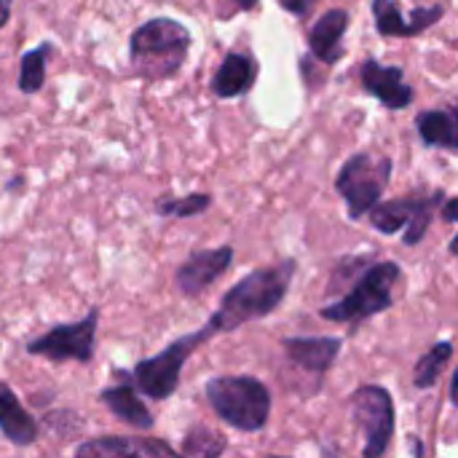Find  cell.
<instances>
[{"instance_id":"6da1fadb","label":"cell","mask_w":458,"mask_h":458,"mask_svg":"<svg viewBox=\"0 0 458 458\" xmlns=\"http://www.w3.org/2000/svg\"><path fill=\"white\" fill-rule=\"evenodd\" d=\"M293 279V263H282L274 268H258L239 279L220 301V309L207 322V333H231L244 322L260 319L271 314L287 295Z\"/></svg>"},{"instance_id":"7a4b0ae2","label":"cell","mask_w":458,"mask_h":458,"mask_svg":"<svg viewBox=\"0 0 458 458\" xmlns=\"http://www.w3.org/2000/svg\"><path fill=\"white\" fill-rule=\"evenodd\" d=\"M207 400L215 413L242 432H258L271 413L268 389L250 376H220L207 384Z\"/></svg>"},{"instance_id":"3957f363","label":"cell","mask_w":458,"mask_h":458,"mask_svg":"<svg viewBox=\"0 0 458 458\" xmlns=\"http://www.w3.org/2000/svg\"><path fill=\"white\" fill-rule=\"evenodd\" d=\"M191 46L188 30L174 19H153L131 35V62L148 78L177 72Z\"/></svg>"},{"instance_id":"277c9868","label":"cell","mask_w":458,"mask_h":458,"mask_svg":"<svg viewBox=\"0 0 458 458\" xmlns=\"http://www.w3.org/2000/svg\"><path fill=\"white\" fill-rule=\"evenodd\" d=\"M400 276L397 263H378L373 266L357 287L341 298L338 303H330L322 309V317L330 322H360L365 317L381 314L392 306V287Z\"/></svg>"},{"instance_id":"5b68a950","label":"cell","mask_w":458,"mask_h":458,"mask_svg":"<svg viewBox=\"0 0 458 458\" xmlns=\"http://www.w3.org/2000/svg\"><path fill=\"white\" fill-rule=\"evenodd\" d=\"M389 169L392 166L386 158L370 153H360L344 164L338 174V191L346 199L352 217H362L378 204L381 191L386 188L389 180Z\"/></svg>"},{"instance_id":"8992f818","label":"cell","mask_w":458,"mask_h":458,"mask_svg":"<svg viewBox=\"0 0 458 458\" xmlns=\"http://www.w3.org/2000/svg\"><path fill=\"white\" fill-rule=\"evenodd\" d=\"M209 338L207 330L201 333H193V335H185L180 341H174L172 346H166L158 357H150V360H142L137 368H134V381L137 386L153 397V400H166L174 394L177 384H180V370L185 365V360L191 357V352L204 341Z\"/></svg>"},{"instance_id":"52a82bcc","label":"cell","mask_w":458,"mask_h":458,"mask_svg":"<svg viewBox=\"0 0 458 458\" xmlns=\"http://www.w3.org/2000/svg\"><path fill=\"white\" fill-rule=\"evenodd\" d=\"M354 419L365 435V458H381L394 435V403L381 386H362L352 400Z\"/></svg>"},{"instance_id":"ba28073f","label":"cell","mask_w":458,"mask_h":458,"mask_svg":"<svg viewBox=\"0 0 458 458\" xmlns=\"http://www.w3.org/2000/svg\"><path fill=\"white\" fill-rule=\"evenodd\" d=\"M94 333H97V311H91L86 319L72 322V325H59L43 338H35L27 352L40 354L56 362L75 360V362H89L91 349H94Z\"/></svg>"},{"instance_id":"9c48e42d","label":"cell","mask_w":458,"mask_h":458,"mask_svg":"<svg viewBox=\"0 0 458 458\" xmlns=\"http://www.w3.org/2000/svg\"><path fill=\"white\" fill-rule=\"evenodd\" d=\"M75 458H188L153 437H99L75 448Z\"/></svg>"},{"instance_id":"30bf717a","label":"cell","mask_w":458,"mask_h":458,"mask_svg":"<svg viewBox=\"0 0 458 458\" xmlns=\"http://www.w3.org/2000/svg\"><path fill=\"white\" fill-rule=\"evenodd\" d=\"M231 260H233V250L231 247H217V250L196 252L193 258H188L180 266L177 287L185 295H199V293H204L212 282H217L225 274Z\"/></svg>"},{"instance_id":"8fae6325","label":"cell","mask_w":458,"mask_h":458,"mask_svg":"<svg viewBox=\"0 0 458 458\" xmlns=\"http://www.w3.org/2000/svg\"><path fill=\"white\" fill-rule=\"evenodd\" d=\"M362 83L370 94H376L386 107L403 110L413 102V89L403 83L400 67H384L376 59H368L362 64Z\"/></svg>"},{"instance_id":"7c38bea8","label":"cell","mask_w":458,"mask_h":458,"mask_svg":"<svg viewBox=\"0 0 458 458\" xmlns=\"http://www.w3.org/2000/svg\"><path fill=\"white\" fill-rule=\"evenodd\" d=\"M338 338H290L284 341L287 357L309 373H325L338 357Z\"/></svg>"},{"instance_id":"4fadbf2b","label":"cell","mask_w":458,"mask_h":458,"mask_svg":"<svg viewBox=\"0 0 458 458\" xmlns=\"http://www.w3.org/2000/svg\"><path fill=\"white\" fill-rule=\"evenodd\" d=\"M0 429L16 445H30L38 437V424L19 405L16 394L11 392L8 384H0Z\"/></svg>"},{"instance_id":"5bb4252c","label":"cell","mask_w":458,"mask_h":458,"mask_svg":"<svg viewBox=\"0 0 458 458\" xmlns=\"http://www.w3.org/2000/svg\"><path fill=\"white\" fill-rule=\"evenodd\" d=\"M440 193L432 199H397V201H386V204H376L370 209V220L381 233H397L405 225H411V220L429 204H437Z\"/></svg>"},{"instance_id":"9a60e30c","label":"cell","mask_w":458,"mask_h":458,"mask_svg":"<svg viewBox=\"0 0 458 458\" xmlns=\"http://www.w3.org/2000/svg\"><path fill=\"white\" fill-rule=\"evenodd\" d=\"M349 24V13L344 8L327 11L311 30V51L322 59V62H335L341 56V38L346 32Z\"/></svg>"},{"instance_id":"2e32d148","label":"cell","mask_w":458,"mask_h":458,"mask_svg":"<svg viewBox=\"0 0 458 458\" xmlns=\"http://www.w3.org/2000/svg\"><path fill=\"white\" fill-rule=\"evenodd\" d=\"M252 78H255L252 59L244 54H228L225 62L220 64L217 75H215L212 89L217 97H239L252 86Z\"/></svg>"},{"instance_id":"e0dca14e","label":"cell","mask_w":458,"mask_h":458,"mask_svg":"<svg viewBox=\"0 0 458 458\" xmlns=\"http://www.w3.org/2000/svg\"><path fill=\"white\" fill-rule=\"evenodd\" d=\"M102 403L126 424L137 427V429H150L153 427V416L150 411L142 405V400L134 394V389L129 384H121V386H110L102 392Z\"/></svg>"},{"instance_id":"ac0fdd59","label":"cell","mask_w":458,"mask_h":458,"mask_svg":"<svg viewBox=\"0 0 458 458\" xmlns=\"http://www.w3.org/2000/svg\"><path fill=\"white\" fill-rule=\"evenodd\" d=\"M419 131H421L424 142L458 153V107L456 110L421 113L419 115Z\"/></svg>"},{"instance_id":"d6986e66","label":"cell","mask_w":458,"mask_h":458,"mask_svg":"<svg viewBox=\"0 0 458 458\" xmlns=\"http://www.w3.org/2000/svg\"><path fill=\"white\" fill-rule=\"evenodd\" d=\"M373 13L381 35H419L411 16L405 19L394 0H373Z\"/></svg>"},{"instance_id":"ffe728a7","label":"cell","mask_w":458,"mask_h":458,"mask_svg":"<svg viewBox=\"0 0 458 458\" xmlns=\"http://www.w3.org/2000/svg\"><path fill=\"white\" fill-rule=\"evenodd\" d=\"M448 357H451V344H437L429 354H424L421 362L416 365V386L419 389L435 386L443 368H445V362H448Z\"/></svg>"},{"instance_id":"44dd1931","label":"cell","mask_w":458,"mask_h":458,"mask_svg":"<svg viewBox=\"0 0 458 458\" xmlns=\"http://www.w3.org/2000/svg\"><path fill=\"white\" fill-rule=\"evenodd\" d=\"M225 451V440L212 429H193L185 437V456L188 458H217Z\"/></svg>"},{"instance_id":"7402d4cb","label":"cell","mask_w":458,"mask_h":458,"mask_svg":"<svg viewBox=\"0 0 458 458\" xmlns=\"http://www.w3.org/2000/svg\"><path fill=\"white\" fill-rule=\"evenodd\" d=\"M46 51H48V46L24 54L21 72H19V89L21 91L32 94V91H38L43 86V81H46Z\"/></svg>"},{"instance_id":"603a6c76","label":"cell","mask_w":458,"mask_h":458,"mask_svg":"<svg viewBox=\"0 0 458 458\" xmlns=\"http://www.w3.org/2000/svg\"><path fill=\"white\" fill-rule=\"evenodd\" d=\"M209 207V196L196 193V196H185V199H161L158 201V212L161 215H172V217H191L199 215Z\"/></svg>"},{"instance_id":"cb8c5ba5","label":"cell","mask_w":458,"mask_h":458,"mask_svg":"<svg viewBox=\"0 0 458 458\" xmlns=\"http://www.w3.org/2000/svg\"><path fill=\"white\" fill-rule=\"evenodd\" d=\"M287 11H295V13H306V8L311 5V0H279Z\"/></svg>"},{"instance_id":"d4e9b609","label":"cell","mask_w":458,"mask_h":458,"mask_svg":"<svg viewBox=\"0 0 458 458\" xmlns=\"http://www.w3.org/2000/svg\"><path fill=\"white\" fill-rule=\"evenodd\" d=\"M443 217L451 220V223H458V199H451L443 209Z\"/></svg>"},{"instance_id":"484cf974","label":"cell","mask_w":458,"mask_h":458,"mask_svg":"<svg viewBox=\"0 0 458 458\" xmlns=\"http://www.w3.org/2000/svg\"><path fill=\"white\" fill-rule=\"evenodd\" d=\"M8 13H11V0H0V27L8 21Z\"/></svg>"},{"instance_id":"4316f807","label":"cell","mask_w":458,"mask_h":458,"mask_svg":"<svg viewBox=\"0 0 458 458\" xmlns=\"http://www.w3.org/2000/svg\"><path fill=\"white\" fill-rule=\"evenodd\" d=\"M451 403L458 405V368L456 373H454V381H451Z\"/></svg>"},{"instance_id":"83f0119b","label":"cell","mask_w":458,"mask_h":458,"mask_svg":"<svg viewBox=\"0 0 458 458\" xmlns=\"http://www.w3.org/2000/svg\"><path fill=\"white\" fill-rule=\"evenodd\" d=\"M233 3H236L239 8H252V5H255L258 0H233Z\"/></svg>"},{"instance_id":"f1b7e54d","label":"cell","mask_w":458,"mask_h":458,"mask_svg":"<svg viewBox=\"0 0 458 458\" xmlns=\"http://www.w3.org/2000/svg\"><path fill=\"white\" fill-rule=\"evenodd\" d=\"M451 252H454V255H458V236L454 239V242H451Z\"/></svg>"},{"instance_id":"f546056e","label":"cell","mask_w":458,"mask_h":458,"mask_svg":"<svg viewBox=\"0 0 458 458\" xmlns=\"http://www.w3.org/2000/svg\"><path fill=\"white\" fill-rule=\"evenodd\" d=\"M271 458H279V456H271Z\"/></svg>"}]
</instances>
